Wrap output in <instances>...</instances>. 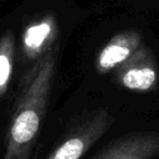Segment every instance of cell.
Wrapping results in <instances>:
<instances>
[{
  "instance_id": "1",
  "label": "cell",
  "mask_w": 159,
  "mask_h": 159,
  "mask_svg": "<svg viewBox=\"0 0 159 159\" xmlns=\"http://www.w3.org/2000/svg\"><path fill=\"white\" fill-rule=\"evenodd\" d=\"M56 62L57 51L53 48L32 72L22 77L21 93L5 138L4 159H29L47 111Z\"/></svg>"
},
{
  "instance_id": "2",
  "label": "cell",
  "mask_w": 159,
  "mask_h": 159,
  "mask_svg": "<svg viewBox=\"0 0 159 159\" xmlns=\"http://www.w3.org/2000/svg\"><path fill=\"white\" fill-rule=\"evenodd\" d=\"M114 117L107 109L88 114L45 159H80L112 127Z\"/></svg>"
},
{
  "instance_id": "3",
  "label": "cell",
  "mask_w": 159,
  "mask_h": 159,
  "mask_svg": "<svg viewBox=\"0 0 159 159\" xmlns=\"http://www.w3.org/2000/svg\"><path fill=\"white\" fill-rule=\"evenodd\" d=\"M117 82L134 92L152 91L158 82V66L152 50L142 43L138 50L114 70Z\"/></svg>"
},
{
  "instance_id": "4",
  "label": "cell",
  "mask_w": 159,
  "mask_h": 159,
  "mask_svg": "<svg viewBox=\"0 0 159 159\" xmlns=\"http://www.w3.org/2000/svg\"><path fill=\"white\" fill-rule=\"evenodd\" d=\"M57 36L58 25L52 14H46L25 27L21 36V51L27 67L24 75L34 71L42 58L53 50Z\"/></svg>"
},
{
  "instance_id": "5",
  "label": "cell",
  "mask_w": 159,
  "mask_h": 159,
  "mask_svg": "<svg viewBox=\"0 0 159 159\" xmlns=\"http://www.w3.org/2000/svg\"><path fill=\"white\" fill-rule=\"evenodd\" d=\"M159 155V133L137 132L122 137L96 159H154Z\"/></svg>"
},
{
  "instance_id": "6",
  "label": "cell",
  "mask_w": 159,
  "mask_h": 159,
  "mask_svg": "<svg viewBox=\"0 0 159 159\" xmlns=\"http://www.w3.org/2000/svg\"><path fill=\"white\" fill-rule=\"evenodd\" d=\"M142 43V35L134 29L118 32L98 52L96 57L97 73L106 75L114 71L123 62H125Z\"/></svg>"
},
{
  "instance_id": "7",
  "label": "cell",
  "mask_w": 159,
  "mask_h": 159,
  "mask_svg": "<svg viewBox=\"0 0 159 159\" xmlns=\"http://www.w3.org/2000/svg\"><path fill=\"white\" fill-rule=\"evenodd\" d=\"M15 60V36L12 31H6L0 39V98L6 93Z\"/></svg>"
}]
</instances>
